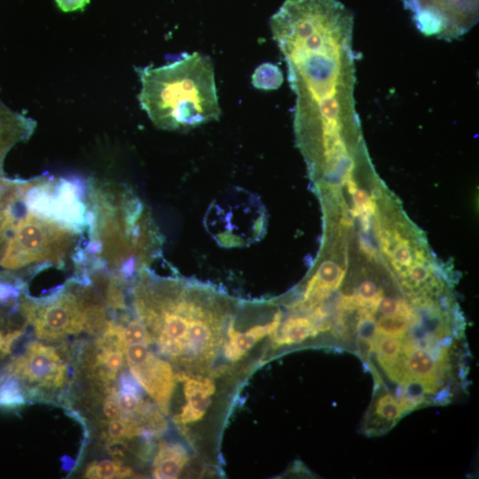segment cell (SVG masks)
Returning a JSON list of instances; mask_svg holds the SVG:
<instances>
[{
    "label": "cell",
    "instance_id": "6da1fadb",
    "mask_svg": "<svg viewBox=\"0 0 479 479\" xmlns=\"http://www.w3.org/2000/svg\"><path fill=\"white\" fill-rule=\"evenodd\" d=\"M132 297L136 316L162 356L192 372L215 360L233 318L227 296L210 286L161 277L145 267L135 277Z\"/></svg>",
    "mask_w": 479,
    "mask_h": 479
},
{
    "label": "cell",
    "instance_id": "7a4b0ae2",
    "mask_svg": "<svg viewBox=\"0 0 479 479\" xmlns=\"http://www.w3.org/2000/svg\"><path fill=\"white\" fill-rule=\"evenodd\" d=\"M90 243L93 270L108 266L124 280L160 255L161 236L145 204L130 189L90 184Z\"/></svg>",
    "mask_w": 479,
    "mask_h": 479
},
{
    "label": "cell",
    "instance_id": "3957f363",
    "mask_svg": "<svg viewBox=\"0 0 479 479\" xmlns=\"http://www.w3.org/2000/svg\"><path fill=\"white\" fill-rule=\"evenodd\" d=\"M136 69L139 105L157 128L185 131L218 120L221 108L208 57L183 53L162 66Z\"/></svg>",
    "mask_w": 479,
    "mask_h": 479
},
{
    "label": "cell",
    "instance_id": "277c9868",
    "mask_svg": "<svg viewBox=\"0 0 479 479\" xmlns=\"http://www.w3.org/2000/svg\"><path fill=\"white\" fill-rule=\"evenodd\" d=\"M20 310L38 339L59 341L85 331L99 334L109 319L89 276L80 275L42 298L22 297Z\"/></svg>",
    "mask_w": 479,
    "mask_h": 479
},
{
    "label": "cell",
    "instance_id": "5b68a950",
    "mask_svg": "<svg viewBox=\"0 0 479 479\" xmlns=\"http://www.w3.org/2000/svg\"><path fill=\"white\" fill-rule=\"evenodd\" d=\"M82 232L26 207L25 213L15 217L5 231L0 267L9 271L43 265L62 267L68 258L77 260Z\"/></svg>",
    "mask_w": 479,
    "mask_h": 479
},
{
    "label": "cell",
    "instance_id": "8992f818",
    "mask_svg": "<svg viewBox=\"0 0 479 479\" xmlns=\"http://www.w3.org/2000/svg\"><path fill=\"white\" fill-rule=\"evenodd\" d=\"M420 32L456 39L477 21L478 0H405Z\"/></svg>",
    "mask_w": 479,
    "mask_h": 479
},
{
    "label": "cell",
    "instance_id": "52a82bcc",
    "mask_svg": "<svg viewBox=\"0 0 479 479\" xmlns=\"http://www.w3.org/2000/svg\"><path fill=\"white\" fill-rule=\"evenodd\" d=\"M8 369L26 383L30 397H45L46 392L62 389L67 381L68 367L60 353L38 341L30 342Z\"/></svg>",
    "mask_w": 479,
    "mask_h": 479
},
{
    "label": "cell",
    "instance_id": "ba28073f",
    "mask_svg": "<svg viewBox=\"0 0 479 479\" xmlns=\"http://www.w3.org/2000/svg\"><path fill=\"white\" fill-rule=\"evenodd\" d=\"M149 345L123 344L125 360L134 379L167 414L177 376L170 364L155 355Z\"/></svg>",
    "mask_w": 479,
    "mask_h": 479
},
{
    "label": "cell",
    "instance_id": "9c48e42d",
    "mask_svg": "<svg viewBox=\"0 0 479 479\" xmlns=\"http://www.w3.org/2000/svg\"><path fill=\"white\" fill-rule=\"evenodd\" d=\"M185 381L184 394L185 404L181 412L174 417L177 425L186 426L201 420L211 404V397L216 391L211 379L204 376H177Z\"/></svg>",
    "mask_w": 479,
    "mask_h": 479
},
{
    "label": "cell",
    "instance_id": "30bf717a",
    "mask_svg": "<svg viewBox=\"0 0 479 479\" xmlns=\"http://www.w3.org/2000/svg\"><path fill=\"white\" fill-rule=\"evenodd\" d=\"M281 318V312L278 311L270 322L255 325L245 332L236 330L232 318L227 327L224 344L225 358L230 362L240 360L256 342L269 334H273L278 330Z\"/></svg>",
    "mask_w": 479,
    "mask_h": 479
},
{
    "label": "cell",
    "instance_id": "8fae6325",
    "mask_svg": "<svg viewBox=\"0 0 479 479\" xmlns=\"http://www.w3.org/2000/svg\"><path fill=\"white\" fill-rule=\"evenodd\" d=\"M189 460L185 448L175 442L161 441L153 462V477L157 479L177 478Z\"/></svg>",
    "mask_w": 479,
    "mask_h": 479
},
{
    "label": "cell",
    "instance_id": "7c38bea8",
    "mask_svg": "<svg viewBox=\"0 0 479 479\" xmlns=\"http://www.w3.org/2000/svg\"><path fill=\"white\" fill-rule=\"evenodd\" d=\"M404 352L407 356L404 367L408 375L404 380L420 381L427 385L429 390H432L437 371L433 356L426 350L412 348L408 343L404 345Z\"/></svg>",
    "mask_w": 479,
    "mask_h": 479
},
{
    "label": "cell",
    "instance_id": "4fadbf2b",
    "mask_svg": "<svg viewBox=\"0 0 479 479\" xmlns=\"http://www.w3.org/2000/svg\"><path fill=\"white\" fill-rule=\"evenodd\" d=\"M35 128V122L24 115L6 122H0V185L4 183L2 164L8 151L20 141H24L31 136Z\"/></svg>",
    "mask_w": 479,
    "mask_h": 479
},
{
    "label": "cell",
    "instance_id": "5bb4252c",
    "mask_svg": "<svg viewBox=\"0 0 479 479\" xmlns=\"http://www.w3.org/2000/svg\"><path fill=\"white\" fill-rule=\"evenodd\" d=\"M319 331L318 325L312 317L293 316L282 325L280 334H273L276 346L299 343Z\"/></svg>",
    "mask_w": 479,
    "mask_h": 479
},
{
    "label": "cell",
    "instance_id": "9a60e30c",
    "mask_svg": "<svg viewBox=\"0 0 479 479\" xmlns=\"http://www.w3.org/2000/svg\"><path fill=\"white\" fill-rule=\"evenodd\" d=\"M102 435L106 440H128L142 436L147 429L136 419L122 416L118 419L101 422ZM149 431V430H148Z\"/></svg>",
    "mask_w": 479,
    "mask_h": 479
},
{
    "label": "cell",
    "instance_id": "2e32d148",
    "mask_svg": "<svg viewBox=\"0 0 479 479\" xmlns=\"http://www.w3.org/2000/svg\"><path fill=\"white\" fill-rule=\"evenodd\" d=\"M24 385L15 375L10 373L0 383V407L16 409L26 404Z\"/></svg>",
    "mask_w": 479,
    "mask_h": 479
},
{
    "label": "cell",
    "instance_id": "e0dca14e",
    "mask_svg": "<svg viewBox=\"0 0 479 479\" xmlns=\"http://www.w3.org/2000/svg\"><path fill=\"white\" fill-rule=\"evenodd\" d=\"M132 475L130 467L121 460L102 459L90 463L85 470L84 477L96 479L123 478Z\"/></svg>",
    "mask_w": 479,
    "mask_h": 479
},
{
    "label": "cell",
    "instance_id": "ac0fdd59",
    "mask_svg": "<svg viewBox=\"0 0 479 479\" xmlns=\"http://www.w3.org/2000/svg\"><path fill=\"white\" fill-rule=\"evenodd\" d=\"M251 82L255 89L273 90L283 82V74L280 68L270 62L259 65L251 76Z\"/></svg>",
    "mask_w": 479,
    "mask_h": 479
},
{
    "label": "cell",
    "instance_id": "d6986e66",
    "mask_svg": "<svg viewBox=\"0 0 479 479\" xmlns=\"http://www.w3.org/2000/svg\"><path fill=\"white\" fill-rule=\"evenodd\" d=\"M412 319L402 313L385 315L377 322L376 333L398 339L404 338Z\"/></svg>",
    "mask_w": 479,
    "mask_h": 479
},
{
    "label": "cell",
    "instance_id": "ffe728a7",
    "mask_svg": "<svg viewBox=\"0 0 479 479\" xmlns=\"http://www.w3.org/2000/svg\"><path fill=\"white\" fill-rule=\"evenodd\" d=\"M375 347L378 359L386 370L395 365L402 349V343L398 338L383 335L377 339Z\"/></svg>",
    "mask_w": 479,
    "mask_h": 479
},
{
    "label": "cell",
    "instance_id": "44dd1931",
    "mask_svg": "<svg viewBox=\"0 0 479 479\" xmlns=\"http://www.w3.org/2000/svg\"><path fill=\"white\" fill-rule=\"evenodd\" d=\"M376 412L384 420L392 421L397 420L403 411L390 394H385L377 401Z\"/></svg>",
    "mask_w": 479,
    "mask_h": 479
},
{
    "label": "cell",
    "instance_id": "7402d4cb",
    "mask_svg": "<svg viewBox=\"0 0 479 479\" xmlns=\"http://www.w3.org/2000/svg\"><path fill=\"white\" fill-rule=\"evenodd\" d=\"M101 413L103 415V420L101 422L118 419L123 416V413L117 402L116 389L108 392L107 396L103 399Z\"/></svg>",
    "mask_w": 479,
    "mask_h": 479
},
{
    "label": "cell",
    "instance_id": "603a6c76",
    "mask_svg": "<svg viewBox=\"0 0 479 479\" xmlns=\"http://www.w3.org/2000/svg\"><path fill=\"white\" fill-rule=\"evenodd\" d=\"M21 287L15 284L0 282V302H7L17 299L20 294Z\"/></svg>",
    "mask_w": 479,
    "mask_h": 479
},
{
    "label": "cell",
    "instance_id": "cb8c5ba5",
    "mask_svg": "<svg viewBox=\"0 0 479 479\" xmlns=\"http://www.w3.org/2000/svg\"><path fill=\"white\" fill-rule=\"evenodd\" d=\"M58 7L64 12L82 11L90 0H55Z\"/></svg>",
    "mask_w": 479,
    "mask_h": 479
},
{
    "label": "cell",
    "instance_id": "d4e9b609",
    "mask_svg": "<svg viewBox=\"0 0 479 479\" xmlns=\"http://www.w3.org/2000/svg\"><path fill=\"white\" fill-rule=\"evenodd\" d=\"M21 116L20 114L10 110L0 100V122L14 121Z\"/></svg>",
    "mask_w": 479,
    "mask_h": 479
},
{
    "label": "cell",
    "instance_id": "484cf974",
    "mask_svg": "<svg viewBox=\"0 0 479 479\" xmlns=\"http://www.w3.org/2000/svg\"><path fill=\"white\" fill-rule=\"evenodd\" d=\"M4 213H5V207L0 200V243L2 241V237L4 234L3 221L4 219Z\"/></svg>",
    "mask_w": 479,
    "mask_h": 479
},
{
    "label": "cell",
    "instance_id": "4316f807",
    "mask_svg": "<svg viewBox=\"0 0 479 479\" xmlns=\"http://www.w3.org/2000/svg\"><path fill=\"white\" fill-rule=\"evenodd\" d=\"M4 340H5V334H4L2 331H0V351H2V349L4 348Z\"/></svg>",
    "mask_w": 479,
    "mask_h": 479
},
{
    "label": "cell",
    "instance_id": "83f0119b",
    "mask_svg": "<svg viewBox=\"0 0 479 479\" xmlns=\"http://www.w3.org/2000/svg\"><path fill=\"white\" fill-rule=\"evenodd\" d=\"M403 1V0H402Z\"/></svg>",
    "mask_w": 479,
    "mask_h": 479
}]
</instances>
